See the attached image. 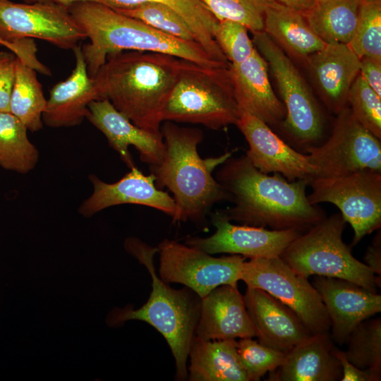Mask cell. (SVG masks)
Listing matches in <instances>:
<instances>
[{"label":"cell","mask_w":381,"mask_h":381,"mask_svg":"<svg viewBox=\"0 0 381 381\" xmlns=\"http://www.w3.org/2000/svg\"><path fill=\"white\" fill-rule=\"evenodd\" d=\"M216 180L234 205L223 210L230 221L241 224L306 231L326 216L308 200V181H289L282 174H265L246 155L230 157L216 174Z\"/></svg>","instance_id":"1"},{"label":"cell","mask_w":381,"mask_h":381,"mask_svg":"<svg viewBox=\"0 0 381 381\" xmlns=\"http://www.w3.org/2000/svg\"><path fill=\"white\" fill-rule=\"evenodd\" d=\"M187 61L159 52H121L108 56L92 79L99 99H108L138 127L160 133L164 105Z\"/></svg>","instance_id":"2"},{"label":"cell","mask_w":381,"mask_h":381,"mask_svg":"<svg viewBox=\"0 0 381 381\" xmlns=\"http://www.w3.org/2000/svg\"><path fill=\"white\" fill-rule=\"evenodd\" d=\"M164 150L160 161L149 165L157 188L167 187L174 195L176 212L173 222L190 221L202 225L212 206L230 196L212 172L232 155L202 159L198 145L203 133L198 128L181 127L165 121L160 127Z\"/></svg>","instance_id":"3"},{"label":"cell","mask_w":381,"mask_h":381,"mask_svg":"<svg viewBox=\"0 0 381 381\" xmlns=\"http://www.w3.org/2000/svg\"><path fill=\"white\" fill-rule=\"evenodd\" d=\"M68 8L90 39L81 49L91 78L108 56L125 51L164 53L209 67L230 65L212 60L196 42L163 33L103 4L81 1Z\"/></svg>","instance_id":"4"},{"label":"cell","mask_w":381,"mask_h":381,"mask_svg":"<svg viewBox=\"0 0 381 381\" xmlns=\"http://www.w3.org/2000/svg\"><path fill=\"white\" fill-rule=\"evenodd\" d=\"M126 250L144 265L152 279V291L138 309L131 305L114 308L107 315L110 327H119L131 320L143 321L157 330L167 341L175 361L176 379H188V351L199 320L201 298L192 289L171 288L156 272L154 256L158 248L135 237L124 241Z\"/></svg>","instance_id":"5"},{"label":"cell","mask_w":381,"mask_h":381,"mask_svg":"<svg viewBox=\"0 0 381 381\" xmlns=\"http://www.w3.org/2000/svg\"><path fill=\"white\" fill-rule=\"evenodd\" d=\"M239 114L229 66L209 67L188 61L168 95L162 120L218 130L236 125Z\"/></svg>","instance_id":"6"},{"label":"cell","mask_w":381,"mask_h":381,"mask_svg":"<svg viewBox=\"0 0 381 381\" xmlns=\"http://www.w3.org/2000/svg\"><path fill=\"white\" fill-rule=\"evenodd\" d=\"M346 221L341 213L325 217L301 234L280 258L297 274L341 279L371 292L380 287V279L351 253L342 239Z\"/></svg>","instance_id":"7"},{"label":"cell","mask_w":381,"mask_h":381,"mask_svg":"<svg viewBox=\"0 0 381 381\" xmlns=\"http://www.w3.org/2000/svg\"><path fill=\"white\" fill-rule=\"evenodd\" d=\"M252 41L270 68L283 99L286 116L277 126L284 140L306 154L325 141L323 113L302 75L275 42L264 30L253 32Z\"/></svg>","instance_id":"8"},{"label":"cell","mask_w":381,"mask_h":381,"mask_svg":"<svg viewBox=\"0 0 381 381\" xmlns=\"http://www.w3.org/2000/svg\"><path fill=\"white\" fill-rule=\"evenodd\" d=\"M308 195L313 205L329 202L337 206L353 230L351 246L381 226V172L360 170L333 177H314Z\"/></svg>","instance_id":"9"},{"label":"cell","mask_w":381,"mask_h":381,"mask_svg":"<svg viewBox=\"0 0 381 381\" xmlns=\"http://www.w3.org/2000/svg\"><path fill=\"white\" fill-rule=\"evenodd\" d=\"M241 280L289 307L313 334L329 332L330 320L318 291L280 257L245 260Z\"/></svg>","instance_id":"10"},{"label":"cell","mask_w":381,"mask_h":381,"mask_svg":"<svg viewBox=\"0 0 381 381\" xmlns=\"http://www.w3.org/2000/svg\"><path fill=\"white\" fill-rule=\"evenodd\" d=\"M315 177H333L360 170L381 172V143L354 117L350 108L340 111L331 134L306 153ZM314 178V177H313Z\"/></svg>","instance_id":"11"},{"label":"cell","mask_w":381,"mask_h":381,"mask_svg":"<svg viewBox=\"0 0 381 381\" xmlns=\"http://www.w3.org/2000/svg\"><path fill=\"white\" fill-rule=\"evenodd\" d=\"M157 248L159 277L167 283L183 284L201 298L220 285L237 286L246 260L239 255L213 257L175 240L164 239Z\"/></svg>","instance_id":"12"},{"label":"cell","mask_w":381,"mask_h":381,"mask_svg":"<svg viewBox=\"0 0 381 381\" xmlns=\"http://www.w3.org/2000/svg\"><path fill=\"white\" fill-rule=\"evenodd\" d=\"M32 38L73 49L87 35L67 6L0 0V45L6 47L8 42Z\"/></svg>","instance_id":"13"},{"label":"cell","mask_w":381,"mask_h":381,"mask_svg":"<svg viewBox=\"0 0 381 381\" xmlns=\"http://www.w3.org/2000/svg\"><path fill=\"white\" fill-rule=\"evenodd\" d=\"M214 233L205 238L190 236L185 244L208 254L229 253L246 258L280 257L289 244L303 231L296 229H268L232 224L223 210L211 214Z\"/></svg>","instance_id":"14"},{"label":"cell","mask_w":381,"mask_h":381,"mask_svg":"<svg viewBox=\"0 0 381 381\" xmlns=\"http://www.w3.org/2000/svg\"><path fill=\"white\" fill-rule=\"evenodd\" d=\"M236 125L249 146L246 156L260 171L280 174L289 181H309L315 176L306 154L290 146L262 120L240 109Z\"/></svg>","instance_id":"15"},{"label":"cell","mask_w":381,"mask_h":381,"mask_svg":"<svg viewBox=\"0 0 381 381\" xmlns=\"http://www.w3.org/2000/svg\"><path fill=\"white\" fill-rule=\"evenodd\" d=\"M119 181L109 183L90 174L89 180L93 190L92 194L78 207V212L85 217L114 205L135 204L147 206L171 217L176 212L174 199L167 193L157 188L152 174H144L135 166L131 168Z\"/></svg>","instance_id":"16"},{"label":"cell","mask_w":381,"mask_h":381,"mask_svg":"<svg viewBox=\"0 0 381 381\" xmlns=\"http://www.w3.org/2000/svg\"><path fill=\"white\" fill-rule=\"evenodd\" d=\"M313 285L330 320L331 338L339 346L356 325L381 311V296L352 282L316 276Z\"/></svg>","instance_id":"17"},{"label":"cell","mask_w":381,"mask_h":381,"mask_svg":"<svg viewBox=\"0 0 381 381\" xmlns=\"http://www.w3.org/2000/svg\"><path fill=\"white\" fill-rule=\"evenodd\" d=\"M86 117L107 138L109 145L130 169L135 167L129 147L133 146L140 158L149 165L162 157L164 144L162 133L148 131L133 124L107 99L95 100L88 107Z\"/></svg>","instance_id":"18"},{"label":"cell","mask_w":381,"mask_h":381,"mask_svg":"<svg viewBox=\"0 0 381 381\" xmlns=\"http://www.w3.org/2000/svg\"><path fill=\"white\" fill-rule=\"evenodd\" d=\"M243 300L260 344L287 353L313 335L294 311L266 291L247 287Z\"/></svg>","instance_id":"19"},{"label":"cell","mask_w":381,"mask_h":381,"mask_svg":"<svg viewBox=\"0 0 381 381\" xmlns=\"http://www.w3.org/2000/svg\"><path fill=\"white\" fill-rule=\"evenodd\" d=\"M195 335L207 340L255 337L243 296L237 286L220 285L202 298Z\"/></svg>","instance_id":"20"},{"label":"cell","mask_w":381,"mask_h":381,"mask_svg":"<svg viewBox=\"0 0 381 381\" xmlns=\"http://www.w3.org/2000/svg\"><path fill=\"white\" fill-rule=\"evenodd\" d=\"M305 61L327 108L337 114L348 107V93L361 66L360 59L350 47L328 43Z\"/></svg>","instance_id":"21"},{"label":"cell","mask_w":381,"mask_h":381,"mask_svg":"<svg viewBox=\"0 0 381 381\" xmlns=\"http://www.w3.org/2000/svg\"><path fill=\"white\" fill-rule=\"evenodd\" d=\"M236 99L243 109L268 126H277L286 116L282 102L276 96L268 77V64L258 50L244 61L229 65Z\"/></svg>","instance_id":"22"},{"label":"cell","mask_w":381,"mask_h":381,"mask_svg":"<svg viewBox=\"0 0 381 381\" xmlns=\"http://www.w3.org/2000/svg\"><path fill=\"white\" fill-rule=\"evenodd\" d=\"M75 66L68 78L56 84L50 91L43 123L51 128L72 127L80 124L89 113V104L99 97L90 77L81 46L73 49Z\"/></svg>","instance_id":"23"},{"label":"cell","mask_w":381,"mask_h":381,"mask_svg":"<svg viewBox=\"0 0 381 381\" xmlns=\"http://www.w3.org/2000/svg\"><path fill=\"white\" fill-rule=\"evenodd\" d=\"M329 332L315 334L286 354L283 364L270 372L271 381H336L342 376Z\"/></svg>","instance_id":"24"},{"label":"cell","mask_w":381,"mask_h":381,"mask_svg":"<svg viewBox=\"0 0 381 381\" xmlns=\"http://www.w3.org/2000/svg\"><path fill=\"white\" fill-rule=\"evenodd\" d=\"M188 357L190 381H250L240 362L236 339L207 340L195 335Z\"/></svg>","instance_id":"25"},{"label":"cell","mask_w":381,"mask_h":381,"mask_svg":"<svg viewBox=\"0 0 381 381\" xmlns=\"http://www.w3.org/2000/svg\"><path fill=\"white\" fill-rule=\"evenodd\" d=\"M263 30L291 54L304 61L326 45L310 28L302 12L277 2L265 10Z\"/></svg>","instance_id":"26"},{"label":"cell","mask_w":381,"mask_h":381,"mask_svg":"<svg viewBox=\"0 0 381 381\" xmlns=\"http://www.w3.org/2000/svg\"><path fill=\"white\" fill-rule=\"evenodd\" d=\"M360 4L361 0H316L302 13L324 42L349 44L356 27Z\"/></svg>","instance_id":"27"},{"label":"cell","mask_w":381,"mask_h":381,"mask_svg":"<svg viewBox=\"0 0 381 381\" xmlns=\"http://www.w3.org/2000/svg\"><path fill=\"white\" fill-rule=\"evenodd\" d=\"M114 9L130 8L146 2L163 4L176 11L188 23L196 42L214 61L229 64L213 36L218 20L200 0H102Z\"/></svg>","instance_id":"28"},{"label":"cell","mask_w":381,"mask_h":381,"mask_svg":"<svg viewBox=\"0 0 381 381\" xmlns=\"http://www.w3.org/2000/svg\"><path fill=\"white\" fill-rule=\"evenodd\" d=\"M35 71L16 56L10 112L32 132L42 128V114L47 105V99Z\"/></svg>","instance_id":"29"},{"label":"cell","mask_w":381,"mask_h":381,"mask_svg":"<svg viewBox=\"0 0 381 381\" xmlns=\"http://www.w3.org/2000/svg\"><path fill=\"white\" fill-rule=\"evenodd\" d=\"M25 125L11 112H0V166L28 174L37 165L39 151L30 141Z\"/></svg>","instance_id":"30"},{"label":"cell","mask_w":381,"mask_h":381,"mask_svg":"<svg viewBox=\"0 0 381 381\" xmlns=\"http://www.w3.org/2000/svg\"><path fill=\"white\" fill-rule=\"evenodd\" d=\"M343 351L356 367L381 375V319L365 320L349 334Z\"/></svg>","instance_id":"31"},{"label":"cell","mask_w":381,"mask_h":381,"mask_svg":"<svg viewBox=\"0 0 381 381\" xmlns=\"http://www.w3.org/2000/svg\"><path fill=\"white\" fill-rule=\"evenodd\" d=\"M348 45L360 59L381 61V0H361L356 27Z\"/></svg>","instance_id":"32"},{"label":"cell","mask_w":381,"mask_h":381,"mask_svg":"<svg viewBox=\"0 0 381 381\" xmlns=\"http://www.w3.org/2000/svg\"><path fill=\"white\" fill-rule=\"evenodd\" d=\"M114 10L176 38L196 42L193 31L184 19L163 4L146 2L130 8Z\"/></svg>","instance_id":"33"},{"label":"cell","mask_w":381,"mask_h":381,"mask_svg":"<svg viewBox=\"0 0 381 381\" xmlns=\"http://www.w3.org/2000/svg\"><path fill=\"white\" fill-rule=\"evenodd\" d=\"M218 20L236 21L252 32L264 29V12L273 0H200Z\"/></svg>","instance_id":"34"},{"label":"cell","mask_w":381,"mask_h":381,"mask_svg":"<svg viewBox=\"0 0 381 381\" xmlns=\"http://www.w3.org/2000/svg\"><path fill=\"white\" fill-rule=\"evenodd\" d=\"M347 104L357 121L381 139V97L367 84L360 73L350 87Z\"/></svg>","instance_id":"35"},{"label":"cell","mask_w":381,"mask_h":381,"mask_svg":"<svg viewBox=\"0 0 381 381\" xmlns=\"http://www.w3.org/2000/svg\"><path fill=\"white\" fill-rule=\"evenodd\" d=\"M237 352L250 381H258L267 373L277 369L283 364L286 354L266 346L253 338L237 341Z\"/></svg>","instance_id":"36"},{"label":"cell","mask_w":381,"mask_h":381,"mask_svg":"<svg viewBox=\"0 0 381 381\" xmlns=\"http://www.w3.org/2000/svg\"><path fill=\"white\" fill-rule=\"evenodd\" d=\"M248 29L240 23L218 20L213 36L231 64H238L249 58L255 49L248 34Z\"/></svg>","instance_id":"37"},{"label":"cell","mask_w":381,"mask_h":381,"mask_svg":"<svg viewBox=\"0 0 381 381\" xmlns=\"http://www.w3.org/2000/svg\"><path fill=\"white\" fill-rule=\"evenodd\" d=\"M16 56L8 53L0 66V112H10L15 80Z\"/></svg>","instance_id":"38"},{"label":"cell","mask_w":381,"mask_h":381,"mask_svg":"<svg viewBox=\"0 0 381 381\" xmlns=\"http://www.w3.org/2000/svg\"><path fill=\"white\" fill-rule=\"evenodd\" d=\"M335 355L339 361L342 376L341 381H380L381 375L368 370H361L351 363L344 356L343 351L337 347L334 351Z\"/></svg>","instance_id":"39"},{"label":"cell","mask_w":381,"mask_h":381,"mask_svg":"<svg viewBox=\"0 0 381 381\" xmlns=\"http://www.w3.org/2000/svg\"><path fill=\"white\" fill-rule=\"evenodd\" d=\"M360 60L359 73L367 84L381 97V61L370 58Z\"/></svg>","instance_id":"40"},{"label":"cell","mask_w":381,"mask_h":381,"mask_svg":"<svg viewBox=\"0 0 381 381\" xmlns=\"http://www.w3.org/2000/svg\"><path fill=\"white\" fill-rule=\"evenodd\" d=\"M365 264L380 279L381 277V235L380 230L375 236L372 243L366 250Z\"/></svg>","instance_id":"41"},{"label":"cell","mask_w":381,"mask_h":381,"mask_svg":"<svg viewBox=\"0 0 381 381\" xmlns=\"http://www.w3.org/2000/svg\"><path fill=\"white\" fill-rule=\"evenodd\" d=\"M274 1L288 8L301 11L302 13L311 8L316 0H273Z\"/></svg>","instance_id":"42"},{"label":"cell","mask_w":381,"mask_h":381,"mask_svg":"<svg viewBox=\"0 0 381 381\" xmlns=\"http://www.w3.org/2000/svg\"><path fill=\"white\" fill-rule=\"evenodd\" d=\"M25 4H35V3H54L64 6L68 7L69 6L81 1H95L102 4V0H23Z\"/></svg>","instance_id":"43"},{"label":"cell","mask_w":381,"mask_h":381,"mask_svg":"<svg viewBox=\"0 0 381 381\" xmlns=\"http://www.w3.org/2000/svg\"><path fill=\"white\" fill-rule=\"evenodd\" d=\"M8 54V53L7 52H0V66L1 65L2 62L6 59Z\"/></svg>","instance_id":"44"}]
</instances>
